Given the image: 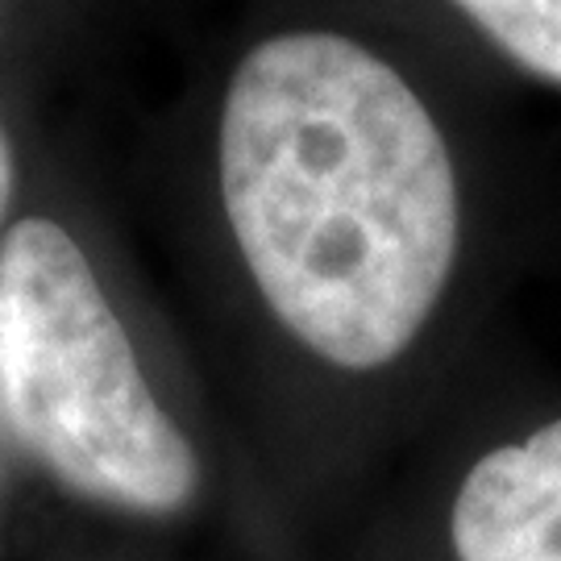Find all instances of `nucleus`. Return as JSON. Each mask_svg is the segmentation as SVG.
Instances as JSON below:
<instances>
[{"label": "nucleus", "instance_id": "nucleus-1", "mask_svg": "<svg viewBox=\"0 0 561 561\" xmlns=\"http://www.w3.org/2000/svg\"><path fill=\"white\" fill-rule=\"evenodd\" d=\"M221 196L262 300L345 370L416 341L458 259V180L400 71L341 34H279L233 71Z\"/></svg>", "mask_w": 561, "mask_h": 561}, {"label": "nucleus", "instance_id": "nucleus-2", "mask_svg": "<svg viewBox=\"0 0 561 561\" xmlns=\"http://www.w3.org/2000/svg\"><path fill=\"white\" fill-rule=\"evenodd\" d=\"M0 412L83 500L175 516L201 491L196 449L154 400L83 250L46 217L0 245Z\"/></svg>", "mask_w": 561, "mask_h": 561}, {"label": "nucleus", "instance_id": "nucleus-3", "mask_svg": "<svg viewBox=\"0 0 561 561\" xmlns=\"http://www.w3.org/2000/svg\"><path fill=\"white\" fill-rule=\"evenodd\" d=\"M449 541L458 561H561V421L470 466Z\"/></svg>", "mask_w": 561, "mask_h": 561}, {"label": "nucleus", "instance_id": "nucleus-4", "mask_svg": "<svg viewBox=\"0 0 561 561\" xmlns=\"http://www.w3.org/2000/svg\"><path fill=\"white\" fill-rule=\"evenodd\" d=\"M507 59L561 83V0H454Z\"/></svg>", "mask_w": 561, "mask_h": 561}, {"label": "nucleus", "instance_id": "nucleus-5", "mask_svg": "<svg viewBox=\"0 0 561 561\" xmlns=\"http://www.w3.org/2000/svg\"><path fill=\"white\" fill-rule=\"evenodd\" d=\"M9 196H13V150H9L4 129H0V217L9 208Z\"/></svg>", "mask_w": 561, "mask_h": 561}]
</instances>
